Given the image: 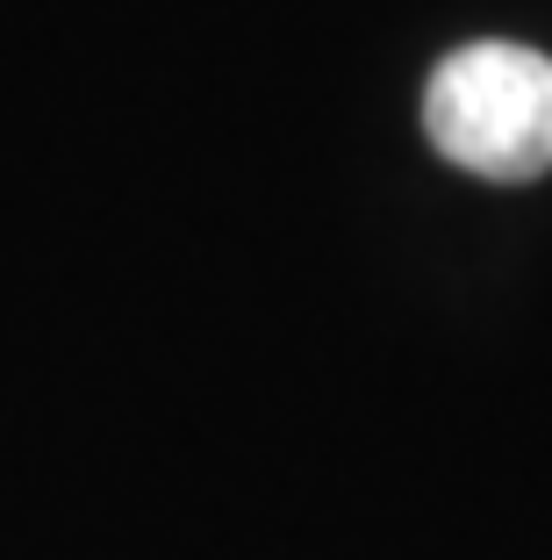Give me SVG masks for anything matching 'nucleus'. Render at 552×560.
Wrapping results in <instances>:
<instances>
[{"mask_svg": "<svg viewBox=\"0 0 552 560\" xmlns=\"http://www.w3.org/2000/svg\"><path fill=\"white\" fill-rule=\"evenodd\" d=\"M423 130L481 180L552 173V58L531 44H467L423 86Z\"/></svg>", "mask_w": 552, "mask_h": 560, "instance_id": "1", "label": "nucleus"}]
</instances>
